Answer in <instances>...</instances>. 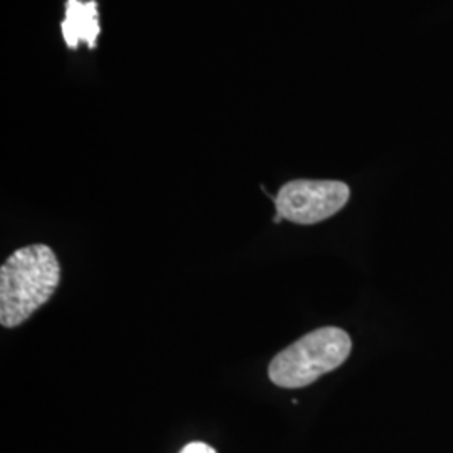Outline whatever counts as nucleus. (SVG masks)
<instances>
[{
  "label": "nucleus",
  "instance_id": "f257e3e1",
  "mask_svg": "<svg viewBox=\"0 0 453 453\" xmlns=\"http://www.w3.org/2000/svg\"><path fill=\"white\" fill-rule=\"evenodd\" d=\"M61 284L54 250L31 243L11 254L0 267V324L17 327L42 308Z\"/></svg>",
  "mask_w": 453,
  "mask_h": 453
},
{
  "label": "nucleus",
  "instance_id": "f03ea898",
  "mask_svg": "<svg viewBox=\"0 0 453 453\" xmlns=\"http://www.w3.org/2000/svg\"><path fill=\"white\" fill-rule=\"evenodd\" d=\"M351 346L344 329L319 327L282 349L269 365V378L279 388H304L340 368L349 357Z\"/></svg>",
  "mask_w": 453,
  "mask_h": 453
},
{
  "label": "nucleus",
  "instance_id": "7ed1b4c3",
  "mask_svg": "<svg viewBox=\"0 0 453 453\" xmlns=\"http://www.w3.org/2000/svg\"><path fill=\"white\" fill-rule=\"evenodd\" d=\"M349 200V187L336 180H294L275 196L277 215L299 226H312L336 215Z\"/></svg>",
  "mask_w": 453,
  "mask_h": 453
},
{
  "label": "nucleus",
  "instance_id": "20e7f679",
  "mask_svg": "<svg viewBox=\"0 0 453 453\" xmlns=\"http://www.w3.org/2000/svg\"><path fill=\"white\" fill-rule=\"evenodd\" d=\"M61 31L69 49H78L80 42H86L91 49L96 48L97 35L101 33L96 2L67 0Z\"/></svg>",
  "mask_w": 453,
  "mask_h": 453
},
{
  "label": "nucleus",
  "instance_id": "39448f33",
  "mask_svg": "<svg viewBox=\"0 0 453 453\" xmlns=\"http://www.w3.org/2000/svg\"><path fill=\"white\" fill-rule=\"evenodd\" d=\"M180 453H217V450L211 447L209 443L203 441H192L188 445H185Z\"/></svg>",
  "mask_w": 453,
  "mask_h": 453
}]
</instances>
